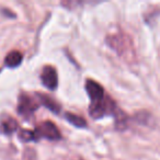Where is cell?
I'll return each instance as SVG.
<instances>
[{"label": "cell", "mask_w": 160, "mask_h": 160, "mask_svg": "<svg viewBox=\"0 0 160 160\" xmlns=\"http://www.w3.org/2000/svg\"><path fill=\"white\" fill-rule=\"evenodd\" d=\"M107 43L113 51H115L120 56L124 58H133L134 57V48L133 43L129 36L126 34H112L107 38Z\"/></svg>", "instance_id": "cell-1"}, {"label": "cell", "mask_w": 160, "mask_h": 160, "mask_svg": "<svg viewBox=\"0 0 160 160\" xmlns=\"http://www.w3.org/2000/svg\"><path fill=\"white\" fill-rule=\"evenodd\" d=\"M118 110V108L116 107L115 102L110 97L105 96L101 100L90 103L89 114L93 120H100L104 116H114Z\"/></svg>", "instance_id": "cell-2"}, {"label": "cell", "mask_w": 160, "mask_h": 160, "mask_svg": "<svg viewBox=\"0 0 160 160\" xmlns=\"http://www.w3.org/2000/svg\"><path fill=\"white\" fill-rule=\"evenodd\" d=\"M40 107V101L36 97H32L28 93H22L19 97L18 112L24 118H30L34 112Z\"/></svg>", "instance_id": "cell-3"}, {"label": "cell", "mask_w": 160, "mask_h": 160, "mask_svg": "<svg viewBox=\"0 0 160 160\" xmlns=\"http://www.w3.org/2000/svg\"><path fill=\"white\" fill-rule=\"evenodd\" d=\"M34 133H35L38 140L40 138H46L49 140H59L62 137L59 129L51 121H45V122L41 123L40 125H38L36 128L34 129Z\"/></svg>", "instance_id": "cell-4"}, {"label": "cell", "mask_w": 160, "mask_h": 160, "mask_svg": "<svg viewBox=\"0 0 160 160\" xmlns=\"http://www.w3.org/2000/svg\"><path fill=\"white\" fill-rule=\"evenodd\" d=\"M42 83L49 90H55L58 86V75L56 68L53 66H45L41 73Z\"/></svg>", "instance_id": "cell-5"}, {"label": "cell", "mask_w": 160, "mask_h": 160, "mask_svg": "<svg viewBox=\"0 0 160 160\" xmlns=\"http://www.w3.org/2000/svg\"><path fill=\"white\" fill-rule=\"evenodd\" d=\"M85 88L87 93L89 94L91 102H96V101L101 100V99H103L105 97V92L103 87L100 83H98L97 81H94L92 79L86 80Z\"/></svg>", "instance_id": "cell-6"}, {"label": "cell", "mask_w": 160, "mask_h": 160, "mask_svg": "<svg viewBox=\"0 0 160 160\" xmlns=\"http://www.w3.org/2000/svg\"><path fill=\"white\" fill-rule=\"evenodd\" d=\"M19 128L18 122L11 116H5L0 121V132L6 135H11Z\"/></svg>", "instance_id": "cell-7"}, {"label": "cell", "mask_w": 160, "mask_h": 160, "mask_svg": "<svg viewBox=\"0 0 160 160\" xmlns=\"http://www.w3.org/2000/svg\"><path fill=\"white\" fill-rule=\"evenodd\" d=\"M36 98L40 101V104L44 105L45 108L49 110V111L54 112V113L58 114L60 112V104L57 102L56 100H54L53 98H51L47 94H43V93H36Z\"/></svg>", "instance_id": "cell-8"}, {"label": "cell", "mask_w": 160, "mask_h": 160, "mask_svg": "<svg viewBox=\"0 0 160 160\" xmlns=\"http://www.w3.org/2000/svg\"><path fill=\"white\" fill-rule=\"evenodd\" d=\"M23 59V55L19 51H12L6 56L5 65L9 68H16L20 66Z\"/></svg>", "instance_id": "cell-9"}, {"label": "cell", "mask_w": 160, "mask_h": 160, "mask_svg": "<svg viewBox=\"0 0 160 160\" xmlns=\"http://www.w3.org/2000/svg\"><path fill=\"white\" fill-rule=\"evenodd\" d=\"M65 118H66L71 125L78 127V128H85V127H87V122H86V120L82 116H79V115H77V114L67 112V113L65 114Z\"/></svg>", "instance_id": "cell-10"}, {"label": "cell", "mask_w": 160, "mask_h": 160, "mask_svg": "<svg viewBox=\"0 0 160 160\" xmlns=\"http://www.w3.org/2000/svg\"><path fill=\"white\" fill-rule=\"evenodd\" d=\"M114 118H115V127L118 129H125L127 127V122H128V118L127 115L122 111V110L118 109V112L114 115Z\"/></svg>", "instance_id": "cell-11"}, {"label": "cell", "mask_w": 160, "mask_h": 160, "mask_svg": "<svg viewBox=\"0 0 160 160\" xmlns=\"http://www.w3.org/2000/svg\"><path fill=\"white\" fill-rule=\"evenodd\" d=\"M19 138L22 142H38L34 131H30V129H21L19 132Z\"/></svg>", "instance_id": "cell-12"}, {"label": "cell", "mask_w": 160, "mask_h": 160, "mask_svg": "<svg viewBox=\"0 0 160 160\" xmlns=\"http://www.w3.org/2000/svg\"><path fill=\"white\" fill-rule=\"evenodd\" d=\"M135 120L137 121L139 124H145L148 125L149 122L151 120V115L147 112H139L135 115Z\"/></svg>", "instance_id": "cell-13"}]
</instances>
